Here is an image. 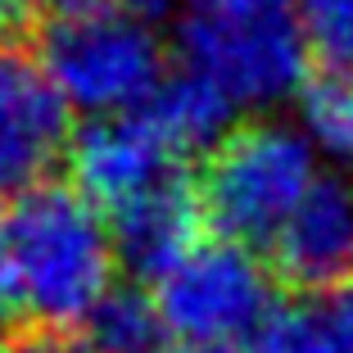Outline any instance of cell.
<instances>
[{"instance_id":"cell-1","label":"cell","mask_w":353,"mask_h":353,"mask_svg":"<svg viewBox=\"0 0 353 353\" xmlns=\"http://www.w3.org/2000/svg\"><path fill=\"white\" fill-rule=\"evenodd\" d=\"M14 308L41 331H82V322L114 294V236L100 208L68 181L23 190L5 213Z\"/></svg>"},{"instance_id":"cell-2","label":"cell","mask_w":353,"mask_h":353,"mask_svg":"<svg viewBox=\"0 0 353 353\" xmlns=\"http://www.w3.org/2000/svg\"><path fill=\"white\" fill-rule=\"evenodd\" d=\"M312 145L299 127L276 118H254L231 127L218 145L208 150L199 172V213L218 240L231 245H272L285 218L317 181Z\"/></svg>"},{"instance_id":"cell-3","label":"cell","mask_w":353,"mask_h":353,"mask_svg":"<svg viewBox=\"0 0 353 353\" xmlns=\"http://www.w3.org/2000/svg\"><path fill=\"white\" fill-rule=\"evenodd\" d=\"M37 63L63 95V104L91 118L145 109L168 77L159 32L123 10L50 23L41 32Z\"/></svg>"},{"instance_id":"cell-4","label":"cell","mask_w":353,"mask_h":353,"mask_svg":"<svg viewBox=\"0 0 353 353\" xmlns=\"http://www.w3.org/2000/svg\"><path fill=\"white\" fill-rule=\"evenodd\" d=\"M159 331L181 349L227 353L245 344L272 312V276L245 245L199 240L154 276Z\"/></svg>"},{"instance_id":"cell-5","label":"cell","mask_w":353,"mask_h":353,"mask_svg":"<svg viewBox=\"0 0 353 353\" xmlns=\"http://www.w3.org/2000/svg\"><path fill=\"white\" fill-rule=\"evenodd\" d=\"M181 68L213 82L236 109H263L285 95H299L308 82V41L285 10L227 14L195 5L176 23Z\"/></svg>"},{"instance_id":"cell-6","label":"cell","mask_w":353,"mask_h":353,"mask_svg":"<svg viewBox=\"0 0 353 353\" xmlns=\"http://www.w3.org/2000/svg\"><path fill=\"white\" fill-rule=\"evenodd\" d=\"M68 114L41 63L0 46V190L23 195L41 186L73 145Z\"/></svg>"},{"instance_id":"cell-7","label":"cell","mask_w":353,"mask_h":353,"mask_svg":"<svg viewBox=\"0 0 353 353\" xmlns=\"http://www.w3.org/2000/svg\"><path fill=\"white\" fill-rule=\"evenodd\" d=\"M176 150L145 109L114 118H91L68 145V168L73 186L91 199L95 208H123L141 199L145 190L163 186L176 176Z\"/></svg>"},{"instance_id":"cell-8","label":"cell","mask_w":353,"mask_h":353,"mask_svg":"<svg viewBox=\"0 0 353 353\" xmlns=\"http://www.w3.org/2000/svg\"><path fill=\"white\" fill-rule=\"evenodd\" d=\"M272 263L299 290H335L353 281V181L326 172L312 181L285 227L272 236Z\"/></svg>"},{"instance_id":"cell-9","label":"cell","mask_w":353,"mask_h":353,"mask_svg":"<svg viewBox=\"0 0 353 353\" xmlns=\"http://www.w3.org/2000/svg\"><path fill=\"white\" fill-rule=\"evenodd\" d=\"M199 222H204L199 195L181 176H168L163 186H154L141 199L114 208L109 236H114L118 263H127L141 276H159V272H168L186 250L199 245L195 240Z\"/></svg>"},{"instance_id":"cell-10","label":"cell","mask_w":353,"mask_h":353,"mask_svg":"<svg viewBox=\"0 0 353 353\" xmlns=\"http://www.w3.org/2000/svg\"><path fill=\"white\" fill-rule=\"evenodd\" d=\"M145 114L154 118V127L172 141L176 154L186 150H213L222 136L231 132V114L236 104L218 91L213 82H204L190 68H176L163 77V86L154 91V100L145 104Z\"/></svg>"},{"instance_id":"cell-11","label":"cell","mask_w":353,"mask_h":353,"mask_svg":"<svg viewBox=\"0 0 353 353\" xmlns=\"http://www.w3.org/2000/svg\"><path fill=\"white\" fill-rule=\"evenodd\" d=\"M299 132L340 168H353V73H331L308 77L299 91Z\"/></svg>"},{"instance_id":"cell-12","label":"cell","mask_w":353,"mask_h":353,"mask_svg":"<svg viewBox=\"0 0 353 353\" xmlns=\"http://www.w3.org/2000/svg\"><path fill=\"white\" fill-rule=\"evenodd\" d=\"M159 317L150 294L118 290L82 322V340L91 353H150L159 349Z\"/></svg>"},{"instance_id":"cell-13","label":"cell","mask_w":353,"mask_h":353,"mask_svg":"<svg viewBox=\"0 0 353 353\" xmlns=\"http://www.w3.org/2000/svg\"><path fill=\"white\" fill-rule=\"evenodd\" d=\"M299 28L331 73H353V0H303Z\"/></svg>"},{"instance_id":"cell-14","label":"cell","mask_w":353,"mask_h":353,"mask_svg":"<svg viewBox=\"0 0 353 353\" xmlns=\"http://www.w3.org/2000/svg\"><path fill=\"white\" fill-rule=\"evenodd\" d=\"M312 312H317V326H322L326 349L331 353H353V281L317 294V299H312Z\"/></svg>"},{"instance_id":"cell-15","label":"cell","mask_w":353,"mask_h":353,"mask_svg":"<svg viewBox=\"0 0 353 353\" xmlns=\"http://www.w3.org/2000/svg\"><path fill=\"white\" fill-rule=\"evenodd\" d=\"M0 353H73V349L59 335L37 331V335H10V340H0Z\"/></svg>"},{"instance_id":"cell-16","label":"cell","mask_w":353,"mask_h":353,"mask_svg":"<svg viewBox=\"0 0 353 353\" xmlns=\"http://www.w3.org/2000/svg\"><path fill=\"white\" fill-rule=\"evenodd\" d=\"M41 10L54 14V23H63V19H86V14L118 10V5L114 0H41Z\"/></svg>"},{"instance_id":"cell-17","label":"cell","mask_w":353,"mask_h":353,"mask_svg":"<svg viewBox=\"0 0 353 353\" xmlns=\"http://www.w3.org/2000/svg\"><path fill=\"white\" fill-rule=\"evenodd\" d=\"M41 10V0H0V37L28 28V19Z\"/></svg>"},{"instance_id":"cell-18","label":"cell","mask_w":353,"mask_h":353,"mask_svg":"<svg viewBox=\"0 0 353 353\" xmlns=\"http://www.w3.org/2000/svg\"><path fill=\"white\" fill-rule=\"evenodd\" d=\"M14 312V276H10V240H5V218H0V322Z\"/></svg>"},{"instance_id":"cell-19","label":"cell","mask_w":353,"mask_h":353,"mask_svg":"<svg viewBox=\"0 0 353 353\" xmlns=\"http://www.w3.org/2000/svg\"><path fill=\"white\" fill-rule=\"evenodd\" d=\"M123 14H132V19H141V23H150L154 28L159 19H163L168 10H172V0H114Z\"/></svg>"},{"instance_id":"cell-20","label":"cell","mask_w":353,"mask_h":353,"mask_svg":"<svg viewBox=\"0 0 353 353\" xmlns=\"http://www.w3.org/2000/svg\"><path fill=\"white\" fill-rule=\"evenodd\" d=\"M199 5H213V10H227V14H268V10H281L285 0H199Z\"/></svg>"},{"instance_id":"cell-21","label":"cell","mask_w":353,"mask_h":353,"mask_svg":"<svg viewBox=\"0 0 353 353\" xmlns=\"http://www.w3.org/2000/svg\"><path fill=\"white\" fill-rule=\"evenodd\" d=\"M150 353H168V349H150Z\"/></svg>"}]
</instances>
